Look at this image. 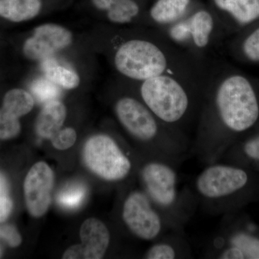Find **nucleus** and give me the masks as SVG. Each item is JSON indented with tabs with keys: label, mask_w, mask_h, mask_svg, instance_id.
Listing matches in <instances>:
<instances>
[{
	"label": "nucleus",
	"mask_w": 259,
	"mask_h": 259,
	"mask_svg": "<svg viewBox=\"0 0 259 259\" xmlns=\"http://www.w3.org/2000/svg\"><path fill=\"white\" fill-rule=\"evenodd\" d=\"M259 102L253 84L221 59L211 63L192 138L191 153L207 165L220 161L233 138L253 127Z\"/></svg>",
	"instance_id": "f257e3e1"
},
{
	"label": "nucleus",
	"mask_w": 259,
	"mask_h": 259,
	"mask_svg": "<svg viewBox=\"0 0 259 259\" xmlns=\"http://www.w3.org/2000/svg\"><path fill=\"white\" fill-rule=\"evenodd\" d=\"M211 63L199 71L169 73L141 81L139 98L165 125L190 138V131L197 125Z\"/></svg>",
	"instance_id": "f03ea898"
},
{
	"label": "nucleus",
	"mask_w": 259,
	"mask_h": 259,
	"mask_svg": "<svg viewBox=\"0 0 259 259\" xmlns=\"http://www.w3.org/2000/svg\"><path fill=\"white\" fill-rule=\"evenodd\" d=\"M210 63L194 60L174 45L163 32L154 28L147 35L120 42L113 55L117 72L139 83L162 74L199 71Z\"/></svg>",
	"instance_id": "7ed1b4c3"
},
{
	"label": "nucleus",
	"mask_w": 259,
	"mask_h": 259,
	"mask_svg": "<svg viewBox=\"0 0 259 259\" xmlns=\"http://www.w3.org/2000/svg\"><path fill=\"white\" fill-rule=\"evenodd\" d=\"M114 112L127 134L148 148V158L179 166L191 154L192 140L165 125L139 97H119L114 104Z\"/></svg>",
	"instance_id": "20e7f679"
},
{
	"label": "nucleus",
	"mask_w": 259,
	"mask_h": 259,
	"mask_svg": "<svg viewBox=\"0 0 259 259\" xmlns=\"http://www.w3.org/2000/svg\"><path fill=\"white\" fill-rule=\"evenodd\" d=\"M178 166L158 158H148L143 163L139 176L153 204L172 230L184 231L199 207L193 189L181 186Z\"/></svg>",
	"instance_id": "39448f33"
},
{
	"label": "nucleus",
	"mask_w": 259,
	"mask_h": 259,
	"mask_svg": "<svg viewBox=\"0 0 259 259\" xmlns=\"http://www.w3.org/2000/svg\"><path fill=\"white\" fill-rule=\"evenodd\" d=\"M159 30L178 49L203 64L220 59L226 34L212 10L202 8H194L183 20Z\"/></svg>",
	"instance_id": "423d86ee"
},
{
	"label": "nucleus",
	"mask_w": 259,
	"mask_h": 259,
	"mask_svg": "<svg viewBox=\"0 0 259 259\" xmlns=\"http://www.w3.org/2000/svg\"><path fill=\"white\" fill-rule=\"evenodd\" d=\"M247 172L226 162L206 165L194 182L199 207L212 215L227 212L230 200L248 185Z\"/></svg>",
	"instance_id": "0eeeda50"
},
{
	"label": "nucleus",
	"mask_w": 259,
	"mask_h": 259,
	"mask_svg": "<svg viewBox=\"0 0 259 259\" xmlns=\"http://www.w3.org/2000/svg\"><path fill=\"white\" fill-rule=\"evenodd\" d=\"M83 159L90 171L107 182H122L134 169L132 159L116 140L107 134L95 135L87 141Z\"/></svg>",
	"instance_id": "6e6552de"
},
{
	"label": "nucleus",
	"mask_w": 259,
	"mask_h": 259,
	"mask_svg": "<svg viewBox=\"0 0 259 259\" xmlns=\"http://www.w3.org/2000/svg\"><path fill=\"white\" fill-rule=\"evenodd\" d=\"M121 217L128 231L144 241H156L172 231L144 190L131 191L126 196Z\"/></svg>",
	"instance_id": "1a4fd4ad"
},
{
	"label": "nucleus",
	"mask_w": 259,
	"mask_h": 259,
	"mask_svg": "<svg viewBox=\"0 0 259 259\" xmlns=\"http://www.w3.org/2000/svg\"><path fill=\"white\" fill-rule=\"evenodd\" d=\"M73 35L67 28L54 23L36 27L23 47L24 56L32 61H42L70 47Z\"/></svg>",
	"instance_id": "9d476101"
},
{
	"label": "nucleus",
	"mask_w": 259,
	"mask_h": 259,
	"mask_svg": "<svg viewBox=\"0 0 259 259\" xmlns=\"http://www.w3.org/2000/svg\"><path fill=\"white\" fill-rule=\"evenodd\" d=\"M54 175L49 165L37 162L29 170L24 181V196L28 212L33 218H40L50 207Z\"/></svg>",
	"instance_id": "9b49d317"
},
{
	"label": "nucleus",
	"mask_w": 259,
	"mask_h": 259,
	"mask_svg": "<svg viewBox=\"0 0 259 259\" xmlns=\"http://www.w3.org/2000/svg\"><path fill=\"white\" fill-rule=\"evenodd\" d=\"M206 258L259 259V238L243 232L228 234L220 229L209 241Z\"/></svg>",
	"instance_id": "f8f14e48"
},
{
	"label": "nucleus",
	"mask_w": 259,
	"mask_h": 259,
	"mask_svg": "<svg viewBox=\"0 0 259 259\" xmlns=\"http://www.w3.org/2000/svg\"><path fill=\"white\" fill-rule=\"evenodd\" d=\"M215 14L226 33L233 27H245L259 20V0H212Z\"/></svg>",
	"instance_id": "ddd939ff"
},
{
	"label": "nucleus",
	"mask_w": 259,
	"mask_h": 259,
	"mask_svg": "<svg viewBox=\"0 0 259 259\" xmlns=\"http://www.w3.org/2000/svg\"><path fill=\"white\" fill-rule=\"evenodd\" d=\"M79 236L81 258H103L110 243V231L105 223L96 218H89L81 225Z\"/></svg>",
	"instance_id": "4468645a"
},
{
	"label": "nucleus",
	"mask_w": 259,
	"mask_h": 259,
	"mask_svg": "<svg viewBox=\"0 0 259 259\" xmlns=\"http://www.w3.org/2000/svg\"><path fill=\"white\" fill-rule=\"evenodd\" d=\"M194 9L192 0H156L148 10V24L163 30L183 20Z\"/></svg>",
	"instance_id": "2eb2a0df"
},
{
	"label": "nucleus",
	"mask_w": 259,
	"mask_h": 259,
	"mask_svg": "<svg viewBox=\"0 0 259 259\" xmlns=\"http://www.w3.org/2000/svg\"><path fill=\"white\" fill-rule=\"evenodd\" d=\"M144 258L176 259L192 258V248L185 231L172 230L158 238L146 252Z\"/></svg>",
	"instance_id": "dca6fc26"
},
{
	"label": "nucleus",
	"mask_w": 259,
	"mask_h": 259,
	"mask_svg": "<svg viewBox=\"0 0 259 259\" xmlns=\"http://www.w3.org/2000/svg\"><path fill=\"white\" fill-rule=\"evenodd\" d=\"M67 115V110L62 102L58 100L47 102L37 115L35 131L39 137L51 140L62 128Z\"/></svg>",
	"instance_id": "f3484780"
},
{
	"label": "nucleus",
	"mask_w": 259,
	"mask_h": 259,
	"mask_svg": "<svg viewBox=\"0 0 259 259\" xmlns=\"http://www.w3.org/2000/svg\"><path fill=\"white\" fill-rule=\"evenodd\" d=\"M97 9L105 12L110 23L126 25L139 20L141 7L136 0H92Z\"/></svg>",
	"instance_id": "a211bd4d"
},
{
	"label": "nucleus",
	"mask_w": 259,
	"mask_h": 259,
	"mask_svg": "<svg viewBox=\"0 0 259 259\" xmlns=\"http://www.w3.org/2000/svg\"><path fill=\"white\" fill-rule=\"evenodd\" d=\"M41 8V0H0V17L22 23L35 18Z\"/></svg>",
	"instance_id": "6ab92c4d"
},
{
	"label": "nucleus",
	"mask_w": 259,
	"mask_h": 259,
	"mask_svg": "<svg viewBox=\"0 0 259 259\" xmlns=\"http://www.w3.org/2000/svg\"><path fill=\"white\" fill-rule=\"evenodd\" d=\"M41 69L47 79L65 90H74L79 85V76L76 71L51 57L42 61Z\"/></svg>",
	"instance_id": "aec40b11"
},
{
	"label": "nucleus",
	"mask_w": 259,
	"mask_h": 259,
	"mask_svg": "<svg viewBox=\"0 0 259 259\" xmlns=\"http://www.w3.org/2000/svg\"><path fill=\"white\" fill-rule=\"evenodd\" d=\"M34 105L35 100L31 94L23 89L15 88L5 94L2 109L20 118L31 111Z\"/></svg>",
	"instance_id": "412c9836"
},
{
	"label": "nucleus",
	"mask_w": 259,
	"mask_h": 259,
	"mask_svg": "<svg viewBox=\"0 0 259 259\" xmlns=\"http://www.w3.org/2000/svg\"><path fill=\"white\" fill-rule=\"evenodd\" d=\"M21 131L20 118L0 109V140L5 141L17 137Z\"/></svg>",
	"instance_id": "4be33fe9"
},
{
	"label": "nucleus",
	"mask_w": 259,
	"mask_h": 259,
	"mask_svg": "<svg viewBox=\"0 0 259 259\" xmlns=\"http://www.w3.org/2000/svg\"><path fill=\"white\" fill-rule=\"evenodd\" d=\"M31 91L37 100L46 102V103L51 100H57V97L60 95L57 85L47 78L34 81L32 84Z\"/></svg>",
	"instance_id": "5701e85b"
},
{
	"label": "nucleus",
	"mask_w": 259,
	"mask_h": 259,
	"mask_svg": "<svg viewBox=\"0 0 259 259\" xmlns=\"http://www.w3.org/2000/svg\"><path fill=\"white\" fill-rule=\"evenodd\" d=\"M84 187L81 185H75L62 190L58 195L59 204L66 208H75L80 205L85 197Z\"/></svg>",
	"instance_id": "b1692460"
},
{
	"label": "nucleus",
	"mask_w": 259,
	"mask_h": 259,
	"mask_svg": "<svg viewBox=\"0 0 259 259\" xmlns=\"http://www.w3.org/2000/svg\"><path fill=\"white\" fill-rule=\"evenodd\" d=\"M241 52L243 57L251 62L259 61V27L255 28L241 41Z\"/></svg>",
	"instance_id": "393cba45"
},
{
	"label": "nucleus",
	"mask_w": 259,
	"mask_h": 259,
	"mask_svg": "<svg viewBox=\"0 0 259 259\" xmlns=\"http://www.w3.org/2000/svg\"><path fill=\"white\" fill-rule=\"evenodd\" d=\"M13 208V202L10 197L9 185L6 177L0 172V223L9 218Z\"/></svg>",
	"instance_id": "a878e982"
},
{
	"label": "nucleus",
	"mask_w": 259,
	"mask_h": 259,
	"mask_svg": "<svg viewBox=\"0 0 259 259\" xmlns=\"http://www.w3.org/2000/svg\"><path fill=\"white\" fill-rule=\"evenodd\" d=\"M77 134L72 127H63L52 138L50 141L53 146L56 149L64 151L71 148L76 142Z\"/></svg>",
	"instance_id": "bb28decb"
},
{
	"label": "nucleus",
	"mask_w": 259,
	"mask_h": 259,
	"mask_svg": "<svg viewBox=\"0 0 259 259\" xmlns=\"http://www.w3.org/2000/svg\"><path fill=\"white\" fill-rule=\"evenodd\" d=\"M0 238L11 247L18 246L22 242L21 236L16 228L12 226H0Z\"/></svg>",
	"instance_id": "cd10ccee"
},
{
	"label": "nucleus",
	"mask_w": 259,
	"mask_h": 259,
	"mask_svg": "<svg viewBox=\"0 0 259 259\" xmlns=\"http://www.w3.org/2000/svg\"><path fill=\"white\" fill-rule=\"evenodd\" d=\"M242 151L249 159L259 161V136L247 141L242 147Z\"/></svg>",
	"instance_id": "c85d7f7f"
},
{
	"label": "nucleus",
	"mask_w": 259,
	"mask_h": 259,
	"mask_svg": "<svg viewBox=\"0 0 259 259\" xmlns=\"http://www.w3.org/2000/svg\"><path fill=\"white\" fill-rule=\"evenodd\" d=\"M0 255H1V250H0Z\"/></svg>",
	"instance_id": "c756f323"
}]
</instances>
